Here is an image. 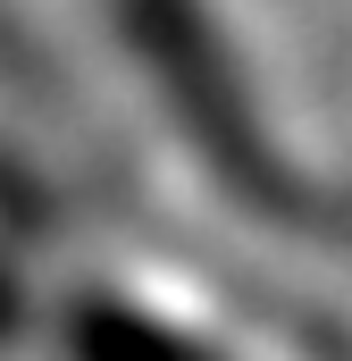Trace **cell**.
<instances>
[{
	"instance_id": "1",
	"label": "cell",
	"mask_w": 352,
	"mask_h": 361,
	"mask_svg": "<svg viewBox=\"0 0 352 361\" xmlns=\"http://www.w3.org/2000/svg\"><path fill=\"white\" fill-rule=\"evenodd\" d=\"M118 17H126L143 68L160 76V92L176 101L184 135L201 143V160L235 193L268 202V177H260L268 152H260V135H252V118H244V85H227V59L210 42V17L193 0H118Z\"/></svg>"
},
{
	"instance_id": "2",
	"label": "cell",
	"mask_w": 352,
	"mask_h": 361,
	"mask_svg": "<svg viewBox=\"0 0 352 361\" xmlns=\"http://www.w3.org/2000/svg\"><path fill=\"white\" fill-rule=\"evenodd\" d=\"M68 353H76V361H210L193 336H176L168 319H151V311H134V302H118V294L76 302Z\"/></svg>"
}]
</instances>
